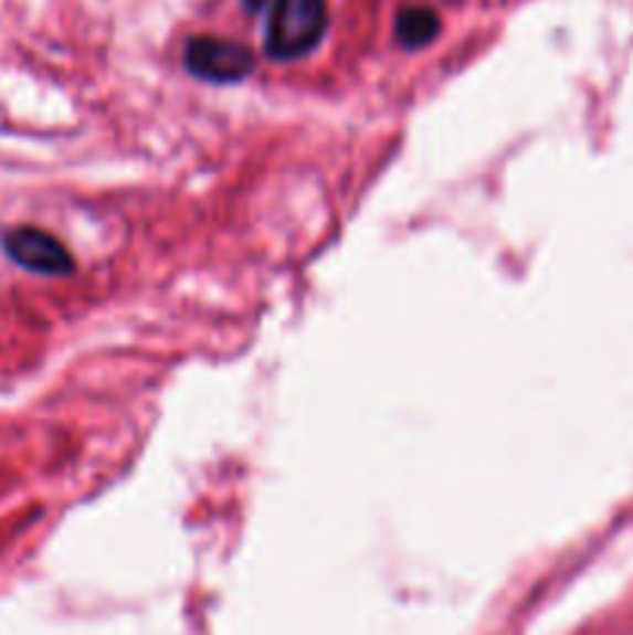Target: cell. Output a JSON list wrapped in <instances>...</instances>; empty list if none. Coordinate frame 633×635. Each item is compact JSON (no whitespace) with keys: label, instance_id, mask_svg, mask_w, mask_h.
<instances>
[{"label":"cell","instance_id":"cell-1","mask_svg":"<svg viewBox=\"0 0 633 635\" xmlns=\"http://www.w3.org/2000/svg\"><path fill=\"white\" fill-rule=\"evenodd\" d=\"M329 29L326 0H274L264 25V53L276 63H293L317 50Z\"/></svg>","mask_w":633,"mask_h":635},{"label":"cell","instance_id":"cell-2","mask_svg":"<svg viewBox=\"0 0 633 635\" xmlns=\"http://www.w3.org/2000/svg\"><path fill=\"white\" fill-rule=\"evenodd\" d=\"M183 65L196 78L211 81V84H233L252 75L255 53L240 41L199 34L183 50Z\"/></svg>","mask_w":633,"mask_h":635},{"label":"cell","instance_id":"cell-3","mask_svg":"<svg viewBox=\"0 0 633 635\" xmlns=\"http://www.w3.org/2000/svg\"><path fill=\"white\" fill-rule=\"evenodd\" d=\"M3 248L17 261L19 267L48 276H68L75 271V257L68 254L63 242L50 236L48 230L38 226H17L3 236Z\"/></svg>","mask_w":633,"mask_h":635},{"label":"cell","instance_id":"cell-4","mask_svg":"<svg viewBox=\"0 0 633 635\" xmlns=\"http://www.w3.org/2000/svg\"><path fill=\"white\" fill-rule=\"evenodd\" d=\"M441 32V19L432 7H407L394 19V34L398 44L407 50L429 47Z\"/></svg>","mask_w":633,"mask_h":635}]
</instances>
